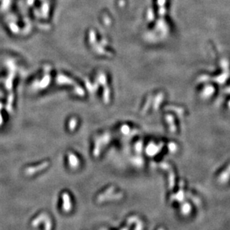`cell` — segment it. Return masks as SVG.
<instances>
[{
  "label": "cell",
  "mask_w": 230,
  "mask_h": 230,
  "mask_svg": "<svg viewBox=\"0 0 230 230\" xmlns=\"http://www.w3.org/2000/svg\"><path fill=\"white\" fill-rule=\"evenodd\" d=\"M49 163L48 162H45L36 166V167H27L26 169H25V174H26V175H33V174H36V173L42 171V170H44L45 168H46V167L49 166Z\"/></svg>",
  "instance_id": "7a4b0ae2"
},
{
  "label": "cell",
  "mask_w": 230,
  "mask_h": 230,
  "mask_svg": "<svg viewBox=\"0 0 230 230\" xmlns=\"http://www.w3.org/2000/svg\"><path fill=\"white\" fill-rule=\"evenodd\" d=\"M2 116H1V114H0V126L2 125Z\"/></svg>",
  "instance_id": "8992f818"
},
{
  "label": "cell",
  "mask_w": 230,
  "mask_h": 230,
  "mask_svg": "<svg viewBox=\"0 0 230 230\" xmlns=\"http://www.w3.org/2000/svg\"><path fill=\"white\" fill-rule=\"evenodd\" d=\"M62 198H63V208L64 211H69L72 208V205H71V201L70 197H69V194L64 193L62 195Z\"/></svg>",
  "instance_id": "3957f363"
},
{
  "label": "cell",
  "mask_w": 230,
  "mask_h": 230,
  "mask_svg": "<svg viewBox=\"0 0 230 230\" xmlns=\"http://www.w3.org/2000/svg\"><path fill=\"white\" fill-rule=\"evenodd\" d=\"M41 222H44V224H45V230H52V222H51L50 218L47 214H42L39 215L36 219L32 221V224L33 226H37Z\"/></svg>",
  "instance_id": "6da1fadb"
},
{
  "label": "cell",
  "mask_w": 230,
  "mask_h": 230,
  "mask_svg": "<svg viewBox=\"0 0 230 230\" xmlns=\"http://www.w3.org/2000/svg\"><path fill=\"white\" fill-rule=\"evenodd\" d=\"M77 126V120L75 119H72V120L69 121V128L70 130H74Z\"/></svg>",
  "instance_id": "5b68a950"
},
{
  "label": "cell",
  "mask_w": 230,
  "mask_h": 230,
  "mask_svg": "<svg viewBox=\"0 0 230 230\" xmlns=\"http://www.w3.org/2000/svg\"><path fill=\"white\" fill-rule=\"evenodd\" d=\"M68 157H69V162L71 167H73V168H75V167L78 166L79 161L78 160V158L76 157V156L74 155L73 153H69V154H68Z\"/></svg>",
  "instance_id": "277c9868"
}]
</instances>
